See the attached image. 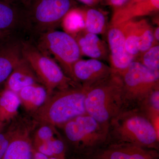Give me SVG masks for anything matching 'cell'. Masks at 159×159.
Masks as SVG:
<instances>
[{
  "label": "cell",
  "instance_id": "cell-33",
  "mask_svg": "<svg viewBox=\"0 0 159 159\" xmlns=\"http://www.w3.org/2000/svg\"><path fill=\"white\" fill-rule=\"evenodd\" d=\"M143 1H145V0H126L124 5L121 7H126V6H130L135 3L139 2H142Z\"/></svg>",
  "mask_w": 159,
  "mask_h": 159
},
{
  "label": "cell",
  "instance_id": "cell-19",
  "mask_svg": "<svg viewBox=\"0 0 159 159\" xmlns=\"http://www.w3.org/2000/svg\"><path fill=\"white\" fill-rule=\"evenodd\" d=\"M81 9L84 19L85 31L97 35L107 32L109 26L103 12L91 7Z\"/></svg>",
  "mask_w": 159,
  "mask_h": 159
},
{
  "label": "cell",
  "instance_id": "cell-4",
  "mask_svg": "<svg viewBox=\"0 0 159 159\" xmlns=\"http://www.w3.org/2000/svg\"><path fill=\"white\" fill-rule=\"evenodd\" d=\"M21 53L23 58L46 88L48 97L56 90L80 84L67 76L53 58L40 50L30 40H22Z\"/></svg>",
  "mask_w": 159,
  "mask_h": 159
},
{
  "label": "cell",
  "instance_id": "cell-12",
  "mask_svg": "<svg viewBox=\"0 0 159 159\" xmlns=\"http://www.w3.org/2000/svg\"><path fill=\"white\" fill-rule=\"evenodd\" d=\"M22 40L10 38L0 44V85L6 82L23 58Z\"/></svg>",
  "mask_w": 159,
  "mask_h": 159
},
{
  "label": "cell",
  "instance_id": "cell-8",
  "mask_svg": "<svg viewBox=\"0 0 159 159\" xmlns=\"http://www.w3.org/2000/svg\"><path fill=\"white\" fill-rule=\"evenodd\" d=\"M119 74L127 104H141L152 91L159 89V71L151 70L136 61Z\"/></svg>",
  "mask_w": 159,
  "mask_h": 159
},
{
  "label": "cell",
  "instance_id": "cell-10",
  "mask_svg": "<svg viewBox=\"0 0 159 159\" xmlns=\"http://www.w3.org/2000/svg\"><path fill=\"white\" fill-rule=\"evenodd\" d=\"M157 150L128 143H116L92 154L93 159H159Z\"/></svg>",
  "mask_w": 159,
  "mask_h": 159
},
{
  "label": "cell",
  "instance_id": "cell-22",
  "mask_svg": "<svg viewBox=\"0 0 159 159\" xmlns=\"http://www.w3.org/2000/svg\"><path fill=\"white\" fill-rule=\"evenodd\" d=\"M61 26L64 31L73 37L84 30L85 25L81 8L76 7L71 9L63 19Z\"/></svg>",
  "mask_w": 159,
  "mask_h": 159
},
{
  "label": "cell",
  "instance_id": "cell-9",
  "mask_svg": "<svg viewBox=\"0 0 159 159\" xmlns=\"http://www.w3.org/2000/svg\"><path fill=\"white\" fill-rule=\"evenodd\" d=\"M109 59L113 72L119 74L134 61L125 47V38L120 25H109L107 31Z\"/></svg>",
  "mask_w": 159,
  "mask_h": 159
},
{
  "label": "cell",
  "instance_id": "cell-18",
  "mask_svg": "<svg viewBox=\"0 0 159 159\" xmlns=\"http://www.w3.org/2000/svg\"><path fill=\"white\" fill-rule=\"evenodd\" d=\"M21 101L26 110L36 111L45 102L48 97L46 88L40 83L26 87L18 93Z\"/></svg>",
  "mask_w": 159,
  "mask_h": 159
},
{
  "label": "cell",
  "instance_id": "cell-3",
  "mask_svg": "<svg viewBox=\"0 0 159 159\" xmlns=\"http://www.w3.org/2000/svg\"><path fill=\"white\" fill-rule=\"evenodd\" d=\"M117 143H128L158 150L159 136L144 113L135 110L122 111L109 123V134Z\"/></svg>",
  "mask_w": 159,
  "mask_h": 159
},
{
  "label": "cell",
  "instance_id": "cell-23",
  "mask_svg": "<svg viewBox=\"0 0 159 159\" xmlns=\"http://www.w3.org/2000/svg\"><path fill=\"white\" fill-rule=\"evenodd\" d=\"M140 25V34L139 49V54L147 51L152 46L156 45L153 35L154 28L145 19L139 20Z\"/></svg>",
  "mask_w": 159,
  "mask_h": 159
},
{
  "label": "cell",
  "instance_id": "cell-27",
  "mask_svg": "<svg viewBox=\"0 0 159 159\" xmlns=\"http://www.w3.org/2000/svg\"><path fill=\"white\" fill-rule=\"evenodd\" d=\"M10 139V132L6 133H2L0 132V159H2L5 154Z\"/></svg>",
  "mask_w": 159,
  "mask_h": 159
},
{
  "label": "cell",
  "instance_id": "cell-5",
  "mask_svg": "<svg viewBox=\"0 0 159 159\" xmlns=\"http://www.w3.org/2000/svg\"><path fill=\"white\" fill-rule=\"evenodd\" d=\"M38 48L52 57L73 81V67L82 57L79 46L72 35L64 31L51 30L32 39Z\"/></svg>",
  "mask_w": 159,
  "mask_h": 159
},
{
  "label": "cell",
  "instance_id": "cell-30",
  "mask_svg": "<svg viewBox=\"0 0 159 159\" xmlns=\"http://www.w3.org/2000/svg\"><path fill=\"white\" fill-rule=\"evenodd\" d=\"M33 159H49V157L35 150L34 148Z\"/></svg>",
  "mask_w": 159,
  "mask_h": 159
},
{
  "label": "cell",
  "instance_id": "cell-20",
  "mask_svg": "<svg viewBox=\"0 0 159 159\" xmlns=\"http://www.w3.org/2000/svg\"><path fill=\"white\" fill-rule=\"evenodd\" d=\"M21 104L18 94L5 89L0 93V121L8 122L17 115Z\"/></svg>",
  "mask_w": 159,
  "mask_h": 159
},
{
  "label": "cell",
  "instance_id": "cell-7",
  "mask_svg": "<svg viewBox=\"0 0 159 159\" xmlns=\"http://www.w3.org/2000/svg\"><path fill=\"white\" fill-rule=\"evenodd\" d=\"M61 126L67 139L75 148L89 154L103 145L109 135V124L98 122L87 113Z\"/></svg>",
  "mask_w": 159,
  "mask_h": 159
},
{
  "label": "cell",
  "instance_id": "cell-14",
  "mask_svg": "<svg viewBox=\"0 0 159 159\" xmlns=\"http://www.w3.org/2000/svg\"><path fill=\"white\" fill-rule=\"evenodd\" d=\"M10 132V142L2 159H33L34 147L27 129Z\"/></svg>",
  "mask_w": 159,
  "mask_h": 159
},
{
  "label": "cell",
  "instance_id": "cell-29",
  "mask_svg": "<svg viewBox=\"0 0 159 159\" xmlns=\"http://www.w3.org/2000/svg\"><path fill=\"white\" fill-rule=\"evenodd\" d=\"M88 7H92L102 3L103 0H78Z\"/></svg>",
  "mask_w": 159,
  "mask_h": 159
},
{
  "label": "cell",
  "instance_id": "cell-1",
  "mask_svg": "<svg viewBox=\"0 0 159 159\" xmlns=\"http://www.w3.org/2000/svg\"><path fill=\"white\" fill-rule=\"evenodd\" d=\"M84 104L87 114L98 122L109 124L127 104L120 75L113 72L105 79L91 86L86 95Z\"/></svg>",
  "mask_w": 159,
  "mask_h": 159
},
{
  "label": "cell",
  "instance_id": "cell-28",
  "mask_svg": "<svg viewBox=\"0 0 159 159\" xmlns=\"http://www.w3.org/2000/svg\"><path fill=\"white\" fill-rule=\"evenodd\" d=\"M9 4H14L23 6L27 9L30 4L31 0H2Z\"/></svg>",
  "mask_w": 159,
  "mask_h": 159
},
{
  "label": "cell",
  "instance_id": "cell-11",
  "mask_svg": "<svg viewBox=\"0 0 159 159\" xmlns=\"http://www.w3.org/2000/svg\"><path fill=\"white\" fill-rule=\"evenodd\" d=\"M113 70L110 66L99 60L81 58L73 67L74 82L81 85L91 86L109 76Z\"/></svg>",
  "mask_w": 159,
  "mask_h": 159
},
{
  "label": "cell",
  "instance_id": "cell-13",
  "mask_svg": "<svg viewBox=\"0 0 159 159\" xmlns=\"http://www.w3.org/2000/svg\"><path fill=\"white\" fill-rule=\"evenodd\" d=\"M111 25H116L157 13L159 10V0H145L126 7L113 9Z\"/></svg>",
  "mask_w": 159,
  "mask_h": 159
},
{
  "label": "cell",
  "instance_id": "cell-34",
  "mask_svg": "<svg viewBox=\"0 0 159 159\" xmlns=\"http://www.w3.org/2000/svg\"><path fill=\"white\" fill-rule=\"evenodd\" d=\"M4 124H5V123L0 121V132L1 131V130L2 129L3 127H4Z\"/></svg>",
  "mask_w": 159,
  "mask_h": 159
},
{
  "label": "cell",
  "instance_id": "cell-17",
  "mask_svg": "<svg viewBox=\"0 0 159 159\" xmlns=\"http://www.w3.org/2000/svg\"><path fill=\"white\" fill-rule=\"evenodd\" d=\"M5 83V89L18 93L26 87L40 82L29 64L22 58Z\"/></svg>",
  "mask_w": 159,
  "mask_h": 159
},
{
  "label": "cell",
  "instance_id": "cell-26",
  "mask_svg": "<svg viewBox=\"0 0 159 159\" xmlns=\"http://www.w3.org/2000/svg\"><path fill=\"white\" fill-rule=\"evenodd\" d=\"M48 143L52 157L57 159H66L65 146L61 140L54 138Z\"/></svg>",
  "mask_w": 159,
  "mask_h": 159
},
{
  "label": "cell",
  "instance_id": "cell-32",
  "mask_svg": "<svg viewBox=\"0 0 159 159\" xmlns=\"http://www.w3.org/2000/svg\"><path fill=\"white\" fill-rule=\"evenodd\" d=\"M10 38H13L10 37L8 34L4 33V32L0 31V44L6 40Z\"/></svg>",
  "mask_w": 159,
  "mask_h": 159
},
{
  "label": "cell",
  "instance_id": "cell-15",
  "mask_svg": "<svg viewBox=\"0 0 159 159\" xmlns=\"http://www.w3.org/2000/svg\"><path fill=\"white\" fill-rule=\"evenodd\" d=\"M74 37L79 46L82 56L101 61L108 58L109 54L108 47L97 34L84 30Z\"/></svg>",
  "mask_w": 159,
  "mask_h": 159
},
{
  "label": "cell",
  "instance_id": "cell-16",
  "mask_svg": "<svg viewBox=\"0 0 159 159\" xmlns=\"http://www.w3.org/2000/svg\"><path fill=\"white\" fill-rule=\"evenodd\" d=\"M24 16L21 7L0 0V31L16 34L22 27Z\"/></svg>",
  "mask_w": 159,
  "mask_h": 159
},
{
  "label": "cell",
  "instance_id": "cell-31",
  "mask_svg": "<svg viewBox=\"0 0 159 159\" xmlns=\"http://www.w3.org/2000/svg\"><path fill=\"white\" fill-rule=\"evenodd\" d=\"M153 35L155 41L157 44H159V27H157L153 29Z\"/></svg>",
  "mask_w": 159,
  "mask_h": 159
},
{
  "label": "cell",
  "instance_id": "cell-24",
  "mask_svg": "<svg viewBox=\"0 0 159 159\" xmlns=\"http://www.w3.org/2000/svg\"><path fill=\"white\" fill-rule=\"evenodd\" d=\"M134 61L141 63L147 68L159 71V45H156L140 54Z\"/></svg>",
  "mask_w": 159,
  "mask_h": 159
},
{
  "label": "cell",
  "instance_id": "cell-2",
  "mask_svg": "<svg viewBox=\"0 0 159 159\" xmlns=\"http://www.w3.org/2000/svg\"><path fill=\"white\" fill-rule=\"evenodd\" d=\"M90 87L78 84L53 93L35 111L36 119L43 125L61 126L86 114L84 101Z\"/></svg>",
  "mask_w": 159,
  "mask_h": 159
},
{
  "label": "cell",
  "instance_id": "cell-25",
  "mask_svg": "<svg viewBox=\"0 0 159 159\" xmlns=\"http://www.w3.org/2000/svg\"><path fill=\"white\" fill-rule=\"evenodd\" d=\"M53 126L43 125L39 129L34 135V145L45 143L53 139L54 137V130Z\"/></svg>",
  "mask_w": 159,
  "mask_h": 159
},
{
  "label": "cell",
  "instance_id": "cell-6",
  "mask_svg": "<svg viewBox=\"0 0 159 159\" xmlns=\"http://www.w3.org/2000/svg\"><path fill=\"white\" fill-rule=\"evenodd\" d=\"M76 6L74 0H31L27 9L29 39L56 30L66 15Z\"/></svg>",
  "mask_w": 159,
  "mask_h": 159
},
{
  "label": "cell",
  "instance_id": "cell-21",
  "mask_svg": "<svg viewBox=\"0 0 159 159\" xmlns=\"http://www.w3.org/2000/svg\"><path fill=\"white\" fill-rule=\"evenodd\" d=\"M119 25L121 26L125 38L126 51L134 58L135 60L139 54V20L135 19L130 20Z\"/></svg>",
  "mask_w": 159,
  "mask_h": 159
}]
</instances>
